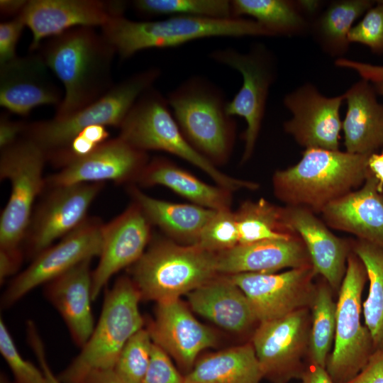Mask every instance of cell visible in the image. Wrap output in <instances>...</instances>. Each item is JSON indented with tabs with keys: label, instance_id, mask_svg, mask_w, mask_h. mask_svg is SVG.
<instances>
[{
	"label": "cell",
	"instance_id": "cell-1",
	"mask_svg": "<svg viewBox=\"0 0 383 383\" xmlns=\"http://www.w3.org/2000/svg\"><path fill=\"white\" fill-rule=\"evenodd\" d=\"M116 51L91 27H77L50 38L40 56L62 82L65 94L54 118H66L94 103L113 87Z\"/></svg>",
	"mask_w": 383,
	"mask_h": 383
},
{
	"label": "cell",
	"instance_id": "cell-2",
	"mask_svg": "<svg viewBox=\"0 0 383 383\" xmlns=\"http://www.w3.org/2000/svg\"><path fill=\"white\" fill-rule=\"evenodd\" d=\"M369 157L339 150L307 148L296 164L274 172V195L286 206L321 213L328 204L364 184L370 172Z\"/></svg>",
	"mask_w": 383,
	"mask_h": 383
},
{
	"label": "cell",
	"instance_id": "cell-3",
	"mask_svg": "<svg viewBox=\"0 0 383 383\" xmlns=\"http://www.w3.org/2000/svg\"><path fill=\"white\" fill-rule=\"evenodd\" d=\"M101 34L121 59L143 50L175 47L201 38L272 37L254 20L188 16H172L152 21H135L119 16L101 27Z\"/></svg>",
	"mask_w": 383,
	"mask_h": 383
},
{
	"label": "cell",
	"instance_id": "cell-4",
	"mask_svg": "<svg viewBox=\"0 0 383 383\" xmlns=\"http://www.w3.org/2000/svg\"><path fill=\"white\" fill-rule=\"evenodd\" d=\"M186 140L214 165L225 163L233 150L236 123L226 111L228 101L208 79H187L167 96Z\"/></svg>",
	"mask_w": 383,
	"mask_h": 383
},
{
	"label": "cell",
	"instance_id": "cell-5",
	"mask_svg": "<svg viewBox=\"0 0 383 383\" xmlns=\"http://www.w3.org/2000/svg\"><path fill=\"white\" fill-rule=\"evenodd\" d=\"M130 272L141 299L157 303L179 299L219 274L216 253L170 238L155 239Z\"/></svg>",
	"mask_w": 383,
	"mask_h": 383
},
{
	"label": "cell",
	"instance_id": "cell-6",
	"mask_svg": "<svg viewBox=\"0 0 383 383\" xmlns=\"http://www.w3.org/2000/svg\"><path fill=\"white\" fill-rule=\"evenodd\" d=\"M118 137L147 152L163 151L186 160L211 177L217 185L231 192L254 190L253 182L235 179L220 171L198 152L182 134L167 97L150 87L135 101L119 127Z\"/></svg>",
	"mask_w": 383,
	"mask_h": 383
},
{
	"label": "cell",
	"instance_id": "cell-7",
	"mask_svg": "<svg viewBox=\"0 0 383 383\" xmlns=\"http://www.w3.org/2000/svg\"><path fill=\"white\" fill-rule=\"evenodd\" d=\"M141 297L131 277H118L105 295L93 332L72 362L57 378L62 383H80L90 372L113 369L128 340L143 328Z\"/></svg>",
	"mask_w": 383,
	"mask_h": 383
},
{
	"label": "cell",
	"instance_id": "cell-8",
	"mask_svg": "<svg viewBox=\"0 0 383 383\" xmlns=\"http://www.w3.org/2000/svg\"><path fill=\"white\" fill-rule=\"evenodd\" d=\"M157 67L138 72L113 87L100 99L64 118L27 123L23 136L35 143L46 157L65 148L84 128L92 125L118 128L135 101L159 78Z\"/></svg>",
	"mask_w": 383,
	"mask_h": 383
},
{
	"label": "cell",
	"instance_id": "cell-9",
	"mask_svg": "<svg viewBox=\"0 0 383 383\" xmlns=\"http://www.w3.org/2000/svg\"><path fill=\"white\" fill-rule=\"evenodd\" d=\"M367 279L363 263L351 251L338 292L334 348L326 367L333 383H346L352 379L374 350L371 335L360 321L362 293Z\"/></svg>",
	"mask_w": 383,
	"mask_h": 383
},
{
	"label": "cell",
	"instance_id": "cell-10",
	"mask_svg": "<svg viewBox=\"0 0 383 383\" xmlns=\"http://www.w3.org/2000/svg\"><path fill=\"white\" fill-rule=\"evenodd\" d=\"M46 160L45 152L24 136L1 150L0 178L9 180L11 192L0 218V249H21L35 200L45 187Z\"/></svg>",
	"mask_w": 383,
	"mask_h": 383
},
{
	"label": "cell",
	"instance_id": "cell-11",
	"mask_svg": "<svg viewBox=\"0 0 383 383\" xmlns=\"http://www.w3.org/2000/svg\"><path fill=\"white\" fill-rule=\"evenodd\" d=\"M210 57L237 70L243 77L242 86L233 99L228 101L226 111L230 116L242 117L246 122L243 135L244 162L252 156L260 133L269 89L275 77L274 60L262 45H256L245 53L231 48L218 49Z\"/></svg>",
	"mask_w": 383,
	"mask_h": 383
},
{
	"label": "cell",
	"instance_id": "cell-12",
	"mask_svg": "<svg viewBox=\"0 0 383 383\" xmlns=\"http://www.w3.org/2000/svg\"><path fill=\"white\" fill-rule=\"evenodd\" d=\"M311 323V310L304 308L258 324L250 342L263 378L271 383H289L301 377Z\"/></svg>",
	"mask_w": 383,
	"mask_h": 383
},
{
	"label": "cell",
	"instance_id": "cell-13",
	"mask_svg": "<svg viewBox=\"0 0 383 383\" xmlns=\"http://www.w3.org/2000/svg\"><path fill=\"white\" fill-rule=\"evenodd\" d=\"M104 225L99 219L87 218L59 243L40 252L9 284L2 295L1 306H12L35 287L48 283L84 260L99 257Z\"/></svg>",
	"mask_w": 383,
	"mask_h": 383
},
{
	"label": "cell",
	"instance_id": "cell-14",
	"mask_svg": "<svg viewBox=\"0 0 383 383\" xmlns=\"http://www.w3.org/2000/svg\"><path fill=\"white\" fill-rule=\"evenodd\" d=\"M246 295L260 323L295 311L311 308L318 276L313 266L279 273H240L228 275Z\"/></svg>",
	"mask_w": 383,
	"mask_h": 383
},
{
	"label": "cell",
	"instance_id": "cell-15",
	"mask_svg": "<svg viewBox=\"0 0 383 383\" xmlns=\"http://www.w3.org/2000/svg\"><path fill=\"white\" fill-rule=\"evenodd\" d=\"M104 182L81 183L51 188L31 219L24 241L34 256L84 223Z\"/></svg>",
	"mask_w": 383,
	"mask_h": 383
},
{
	"label": "cell",
	"instance_id": "cell-16",
	"mask_svg": "<svg viewBox=\"0 0 383 383\" xmlns=\"http://www.w3.org/2000/svg\"><path fill=\"white\" fill-rule=\"evenodd\" d=\"M126 4L123 1L29 0L20 14L32 33L29 50L34 51L43 39L74 28H101L123 16Z\"/></svg>",
	"mask_w": 383,
	"mask_h": 383
},
{
	"label": "cell",
	"instance_id": "cell-17",
	"mask_svg": "<svg viewBox=\"0 0 383 383\" xmlns=\"http://www.w3.org/2000/svg\"><path fill=\"white\" fill-rule=\"evenodd\" d=\"M344 95L326 97L306 83L284 99L292 118L284 123V131L307 148L338 150L342 122L340 108Z\"/></svg>",
	"mask_w": 383,
	"mask_h": 383
},
{
	"label": "cell",
	"instance_id": "cell-18",
	"mask_svg": "<svg viewBox=\"0 0 383 383\" xmlns=\"http://www.w3.org/2000/svg\"><path fill=\"white\" fill-rule=\"evenodd\" d=\"M149 162L147 152L120 137L109 139L88 155L67 164L45 179L50 188L81 183L136 182Z\"/></svg>",
	"mask_w": 383,
	"mask_h": 383
},
{
	"label": "cell",
	"instance_id": "cell-19",
	"mask_svg": "<svg viewBox=\"0 0 383 383\" xmlns=\"http://www.w3.org/2000/svg\"><path fill=\"white\" fill-rule=\"evenodd\" d=\"M151 224L134 201L116 218L104 224L99 260L92 271V299L109 279L131 267L143 255L151 240Z\"/></svg>",
	"mask_w": 383,
	"mask_h": 383
},
{
	"label": "cell",
	"instance_id": "cell-20",
	"mask_svg": "<svg viewBox=\"0 0 383 383\" xmlns=\"http://www.w3.org/2000/svg\"><path fill=\"white\" fill-rule=\"evenodd\" d=\"M147 329L152 342L187 373L200 353L218 340L213 330L201 323L179 299L157 303L155 318Z\"/></svg>",
	"mask_w": 383,
	"mask_h": 383
},
{
	"label": "cell",
	"instance_id": "cell-21",
	"mask_svg": "<svg viewBox=\"0 0 383 383\" xmlns=\"http://www.w3.org/2000/svg\"><path fill=\"white\" fill-rule=\"evenodd\" d=\"M40 54L17 57L0 65V105L27 116L34 108L60 104L63 95L48 75Z\"/></svg>",
	"mask_w": 383,
	"mask_h": 383
},
{
	"label": "cell",
	"instance_id": "cell-22",
	"mask_svg": "<svg viewBox=\"0 0 383 383\" xmlns=\"http://www.w3.org/2000/svg\"><path fill=\"white\" fill-rule=\"evenodd\" d=\"M286 223L304 242L316 274L333 292H338L344 278L351 240L334 235L311 210L301 206L284 207Z\"/></svg>",
	"mask_w": 383,
	"mask_h": 383
},
{
	"label": "cell",
	"instance_id": "cell-23",
	"mask_svg": "<svg viewBox=\"0 0 383 383\" xmlns=\"http://www.w3.org/2000/svg\"><path fill=\"white\" fill-rule=\"evenodd\" d=\"M321 213L331 228L383 248V190L371 172L360 188L332 201Z\"/></svg>",
	"mask_w": 383,
	"mask_h": 383
},
{
	"label": "cell",
	"instance_id": "cell-24",
	"mask_svg": "<svg viewBox=\"0 0 383 383\" xmlns=\"http://www.w3.org/2000/svg\"><path fill=\"white\" fill-rule=\"evenodd\" d=\"M306 246L298 235L238 244L216 254L219 274L275 273L281 270L311 266Z\"/></svg>",
	"mask_w": 383,
	"mask_h": 383
},
{
	"label": "cell",
	"instance_id": "cell-25",
	"mask_svg": "<svg viewBox=\"0 0 383 383\" xmlns=\"http://www.w3.org/2000/svg\"><path fill=\"white\" fill-rule=\"evenodd\" d=\"M87 260L46 284L45 294L65 321L74 343L82 348L95 324L91 309L92 271Z\"/></svg>",
	"mask_w": 383,
	"mask_h": 383
},
{
	"label": "cell",
	"instance_id": "cell-26",
	"mask_svg": "<svg viewBox=\"0 0 383 383\" xmlns=\"http://www.w3.org/2000/svg\"><path fill=\"white\" fill-rule=\"evenodd\" d=\"M187 295L193 311L227 331L244 333L259 324L248 297L228 275L218 274Z\"/></svg>",
	"mask_w": 383,
	"mask_h": 383
},
{
	"label": "cell",
	"instance_id": "cell-27",
	"mask_svg": "<svg viewBox=\"0 0 383 383\" xmlns=\"http://www.w3.org/2000/svg\"><path fill=\"white\" fill-rule=\"evenodd\" d=\"M376 94L363 79L343 94L348 110L342 129L348 152L371 155L383 148V104L377 101Z\"/></svg>",
	"mask_w": 383,
	"mask_h": 383
},
{
	"label": "cell",
	"instance_id": "cell-28",
	"mask_svg": "<svg viewBox=\"0 0 383 383\" xmlns=\"http://www.w3.org/2000/svg\"><path fill=\"white\" fill-rule=\"evenodd\" d=\"M128 191L152 225L172 240L185 245H196L204 226L216 210L194 204H177L152 198L135 186Z\"/></svg>",
	"mask_w": 383,
	"mask_h": 383
},
{
	"label": "cell",
	"instance_id": "cell-29",
	"mask_svg": "<svg viewBox=\"0 0 383 383\" xmlns=\"http://www.w3.org/2000/svg\"><path fill=\"white\" fill-rule=\"evenodd\" d=\"M136 182L144 187H166L192 204L212 210L231 209L232 204L233 192L206 184L163 157L148 162Z\"/></svg>",
	"mask_w": 383,
	"mask_h": 383
},
{
	"label": "cell",
	"instance_id": "cell-30",
	"mask_svg": "<svg viewBox=\"0 0 383 383\" xmlns=\"http://www.w3.org/2000/svg\"><path fill=\"white\" fill-rule=\"evenodd\" d=\"M263 379L254 348L247 343L198 360L184 383H260Z\"/></svg>",
	"mask_w": 383,
	"mask_h": 383
},
{
	"label": "cell",
	"instance_id": "cell-31",
	"mask_svg": "<svg viewBox=\"0 0 383 383\" xmlns=\"http://www.w3.org/2000/svg\"><path fill=\"white\" fill-rule=\"evenodd\" d=\"M374 4L370 0H341L331 3L310 26L323 50L331 56L345 54L350 43L348 34L353 23Z\"/></svg>",
	"mask_w": 383,
	"mask_h": 383
},
{
	"label": "cell",
	"instance_id": "cell-32",
	"mask_svg": "<svg viewBox=\"0 0 383 383\" xmlns=\"http://www.w3.org/2000/svg\"><path fill=\"white\" fill-rule=\"evenodd\" d=\"M233 18H253L272 36L296 35L310 28L299 3L287 0H231Z\"/></svg>",
	"mask_w": 383,
	"mask_h": 383
},
{
	"label": "cell",
	"instance_id": "cell-33",
	"mask_svg": "<svg viewBox=\"0 0 383 383\" xmlns=\"http://www.w3.org/2000/svg\"><path fill=\"white\" fill-rule=\"evenodd\" d=\"M239 244L272 239H291L299 235L287 225L284 207L261 198L243 201L235 211Z\"/></svg>",
	"mask_w": 383,
	"mask_h": 383
},
{
	"label": "cell",
	"instance_id": "cell-34",
	"mask_svg": "<svg viewBox=\"0 0 383 383\" xmlns=\"http://www.w3.org/2000/svg\"><path fill=\"white\" fill-rule=\"evenodd\" d=\"M352 251L360 259L370 282L369 292L362 304L365 326L374 349L383 348V248L371 243L351 240Z\"/></svg>",
	"mask_w": 383,
	"mask_h": 383
},
{
	"label": "cell",
	"instance_id": "cell-35",
	"mask_svg": "<svg viewBox=\"0 0 383 383\" xmlns=\"http://www.w3.org/2000/svg\"><path fill=\"white\" fill-rule=\"evenodd\" d=\"M333 290L321 277L316 283V294L310 308L311 323L307 358L309 363L326 368L336 326V302Z\"/></svg>",
	"mask_w": 383,
	"mask_h": 383
},
{
	"label": "cell",
	"instance_id": "cell-36",
	"mask_svg": "<svg viewBox=\"0 0 383 383\" xmlns=\"http://www.w3.org/2000/svg\"><path fill=\"white\" fill-rule=\"evenodd\" d=\"M133 5L139 12L151 16L234 18L229 0H137Z\"/></svg>",
	"mask_w": 383,
	"mask_h": 383
},
{
	"label": "cell",
	"instance_id": "cell-37",
	"mask_svg": "<svg viewBox=\"0 0 383 383\" xmlns=\"http://www.w3.org/2000/svg\"><path fill=\"white\" fill-rule=\"evenodd\" d=\"M152 347L148 330L141 328L126 343L113 370L130 383H142L150 362Z\"/></svg>",
	"mask_w": 383,
	"mask_h": 383
},
{
	"label": "cell",
	"instance_id": "cell-38",
	"mask_svg": "<svg viewBox=\"0 0 383 383\" xmlns=\"http://www.w3.org/2000/svg\"><path fill=\"white\" fill-rule=\"evenodd\" d=\"M239 244L235 212L215 211L200 234L197 245L213 253L230 250Z\"/></svg>",
	"mask_w": 383,
	"mask_h": 383
},
{
	"label": "cell",
	"instance_id": "cell-39",
	"mask_svg": "<svg viewBox=\"0 0 383 383\" xmlns=\"http://www.w3.org/2000/svg\"><path fill=\"white\" fill-rule=\"evenodd\" d=\"M0 353L12 372L13 383H47L42 370L20 354L2 318L0 319Z\"/></svg>",
	"mask_w": 383,
	"mask_h": 383
},
{
	"label": "cell",
	"instance_id": "cell-40",
	"mask_svg": "<svg viewBox=\"0 0 383 383\" xmlns=\"http://www.w3.org/2000/svg\"><path fill=\"white\" fill-rule=\"evenodd\" d=\"M348 40L367 45L374 53H383V1H377L363 18L353 26Z\"/></svg>",
	"mask_w": 383,
	"mask_h": 383
},
{
	"label": "cell",
	"instance_id": "cell-41",
	"mask_svg": "<svg viewBox=\"0 0 383 383\" xmlns=\"http://www.w3.org/2000/svg\"><path fill=\"white\" fill-rule=\"evenodd\" d=\"M142 383H184L170 355L153 343L150 362Z\"/></svg>",
	"mask_w": 383,
	"mask_h": 383
},
{
	"label": "cell",
	"instance_id": "cell-42",
	"mask_svg": "<svg viewBox=\"0 0 383 383\" xmlns=\"http://www.w3.org/2000/svg\"><path fill=\"white\" fill-rule=\"evenodd\" d=\"M25 26L20 15L0 23V65L18 57L16 45Z\"/></svg>",
	"mask_w": 383,
	"mask_h": 383
},
{
	"label": "cell",
	"instance_id": "cell-43",
	"mask_svg": "<svg viewBox=\"0 0 383 383\" xmlns=\"http://www.w3.org/2000/svg\"><path fill=\"white\" fill-rule=\"evenodd\" d=\"M346 383H383V348L374 350L362 370Z\"/></svg>",
	"mask_w": 383,
	"mask_h": 383
},
{
	"label": "cell",
	"instance_id": "cell-44",
	"mask_svg": "<svg viewBox=\"0 0 383 383\" xmlns=\"http://www.w3.org/2000/svg\"><path fill=\"white\" fill-rule=\"evenodd\" d=\"M26 330L29 344L36 356L40 369L45 376L47 383H62L50 370L47 362L43 341L33 322H28Z\"/></svg>",
	"mask_w": 383,
	"mask_h": 383
},
{
	"label": "cell",
	"instance_id": "cell-45",
	"mask_svg": "<svg viewBox=\"0 0 383 383\" xmlns=\"http://www.w3.org/2000/svg\"><path fill=\"white\" fill-rule=\"evenodd\" d=\"M26 123L11 120L5 113L0 117V148L1 150L10 147L23 135Z\"/></svg>",
	"mask_w": 383,
	"mask_h": 383
},
{
	"label": "cell",
	"instance_id": "cell-46",
	"mask_svg": "<svg viewBox=\"0 0 383 383\" xmlns=\"http://www.w3.org/2000/svg\"><path fill=\"white\" fill-rule=\"evenodd\" d=\"M335 65L355 70L363 79L373 83L383 82V66L374 65L364 62H356L344 58H338Z\"/></svg>",
	"mask_w": 383,
	"mask_h": 383
},
{
	"label": "cell",
	"instance_id": "cell-47",
	"mask_svg": "<svg viewBox=\"0 0 383 383\" xmlns=\"http://www.w3.org/2000/svg\"><path fill=\"white\" fill-rule=\"evenodd\" d=\"M23 254L21 249H0V282L1 284L14 274L22 262Z\"/></svg>",
	"mask_w": 383,
	"mask_h": 383
},
{
	"label": "cell",
	"instance_id": "cell-48",
	"mask_svg": "<svg viewBox=\"0 0 383 383\" xmlns=\"http://www.w3.org/2000/svg\"><path fill=\"white\" fill-rule=\"evenodd\" d=\"M80 383H130L119 376L113 369L96 370L89 372Z\"/></svg>",
	"mask_w": 383,
	"mask_h": 383
},
{
	"label": "cell",
	"instance_id": "cell-49",
	"mask_svg": "<svg viewBox=\"0 0 383 383\" xmlns=\"http://www.w3.org/2000/svg\"><path fill=\"white\" fill-rule=\"evenodd\" d=\"M300 383H333L326 368L309 363L300 378Z\"/></svg>",
	"mask_w": 383,
	"mask_h": 383
},
{
	"label": "cell",
	"instance_id": "cell-50",
	"mask_svg": "<svg viewBox=\"0 0 383 383\" xmlns=\"http://www.w3.org/2000/svg\"><path fill=\"white\" fill-rule=\"evenodd\" d=\"M28 3L27 0H1L0 13L4 17L18 16Z\"/></svg>",
	"mask_w": 383,
	"mask_h": 383
},
{
	"label": "cell",
	"instance_id": "cell-51",
	"mask_svg": "<svg viewBox=\"0 0 383 383\" xmlns=\"http://www.w3.org/2000/svg\"><path fill=\"white\" fill-rule=\"evenodd\" d=\"M368 167L379 182V187L383 190V150L370 155Z\"/></svg>",
	"mask_w": 383,
	"mask_h": 383
},
{
	"label": "cell",
	"instance_id": "cell-52",
	"mask_svg": "<svg viewBox=\"0 0 383 383\" xmlns=\"http://www.w3.org/2000/svg\"><path fill=\"white\" fill-rule=\"evenodd\" d=\"M374 88L377 94L383 96V82L374 83Z\"/></svg>",
	"mask_w": 383,
	"mask_h": 383
},
{
	"label": "cell",
	"instance_id": "cell-53",
	"mask_svg": "<svg viewBox=\"0 0 383 383\" xmlns=\"http://www.w3.org/2000/svg\"><path fill=\"white\" fill-rule=\"evenodd\" d=\"M0 383H13V382H11L4 374H1Z\"/></svg>",
	"mask_w": 383,
	"mask_h": 383
}]
</instances>
